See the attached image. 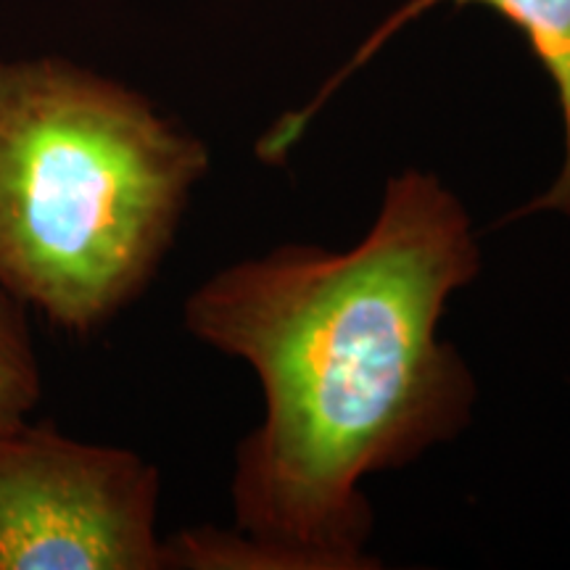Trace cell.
<instances>
[{
	"mask_svg": "<svg viewBox=\"0 0 570 570\" xmlns=\"http://www.w3.org/2000/svg\"><path fill=\"white\" fill-rule=\"evenodd\" d=\"M479 269L465 206L436 175L407 169L348 252L283 246L204 283L185 323L254 367L267 415L235 462L240 537H183L175 566H365L373 512L360 481L470 417L473 377L436 331Z\"/></svg>",
	"mask_w": 570,
	"mask_h": 570,
	"instance_id": "obj_1",
	"label": "cell"
},
{
	"mask_svg": "<svg viewBox=\"0 0 570 570\" xmlns=\"http://www.w3.org/2000/svg\"><path fill=\"white\" fill-rule=\"evenodd\" d=\"M206 148L138 92L71 63H0V285L69 331L138 294Z\"/></svg>",
	"mask_w": 570,
	"mask_h": 570,
	"instance_id": "obj_2",
	"label": "cell"
},
{
	"mask_svg": "<svg viewBox=\"0 0 570 570\" xmlns=\"http://www.w3.org/2000/svg\"><path fill=\"white\" fill-rule=\"evenodd\" d=\"M159 479L138 454L17 425L0 433V570H154Z\"/></svg>",
	"mask_w": 570,
	"mask_h": 570,
	"instance_id": "obj_3",
	"label": "cell"
},
{
	"mask_svg": "<svg viewBox=\"0 0 570 570\" xmlns=\"http://www.w3.org/2000/svg\"><path fill=\"white\" fill-rule=\"evenodd\" d=\"M441 3H452L458 6V9H462V6H487V9L497 11L499 17L508 19L515 30L523 32V38L529 40L531 53L537 56L541 67L550 75L554 90H558L562 125H566V161H562V169L558 180L552 183V188L547 190V194H541L537 202L518 209L512 214V219H520L533 212H560L570 217V0H410V3H404L394 17H389L373 35H370L365 46L354 53V59L317 92L315 101L306 104L302 111L285 114V117L277 119L273 130H269L265 138L259 140V146H256L259 159L283 161L285 154L296 146L306 127L315 119L320 106L336 92L338 85L344 82L346 77H352L362 63L373 59L391 35L402 30L404 24H410V21L420 17V13H425L428 9Z\"/></svg>",
	"mask_w": 570,
	"mask_h": 570,
	"instance_id": "obj_4",
	"label": "cell"
},
{
	"mask_svg": "<svg viewBox=\"0 0 570 570\" xmlns=\"http://www.w3.org/2000/svg\"><path fill=\"white\" fill-rule=\"evenodd\" d=\"M11 298L0 285V433L24 423V415L40 394L38 362L24 320Z\"/></svg>",
	"mask_w": 570,
	"mask_h": 570,
	"instance_id": "obj_5",
	"label": "cell"
}]
</instances>
